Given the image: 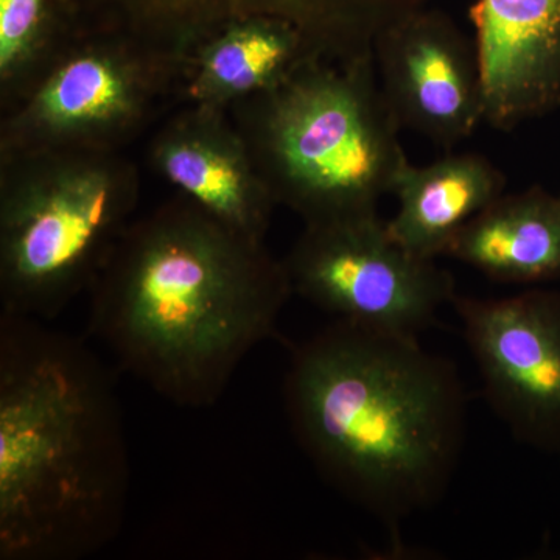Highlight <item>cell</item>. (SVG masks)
<instances>
[{"mask_svg": "<svg viewBox=\"0 0 560 560\" xmlns=\"http://www.w3.org/2000/svg\"><path fill=\"white\" fill-rule=\"evenodd\" d=\"M90 331L120 370L178 407L223 396L293 290L265 242L184 195L125 228L92 282Z\"/></svg>", "mask_w": 560, "mask_h": 560, "instance_id": "6da1fadb", "label": "cell"}, {"mask_svg": "<svg viewBox=\"0 0 560 560\" xmlns=\"http://www.w3.org/2000/svg\"><path fill=\"white\" fill-rule=\"evenodd\" d=\"M128 486L105 364L43 320L0 311V559L95 555L120 533Z\"/></svg>", "mask_w": 560, "mask_h": 560, "instance_id": "7a4b0ae2", "label": "cell"}, {"mask_svg": "<svg viewBox=\"0 0 560 560\" xmlns=\"http://www.w3.org/2000/svg\"><path fill=\"white\" fill-rule=\"evenodd\" d=\"M283 400L324 480L396 525L440 501L466 425L458 372L419 338L335 319L291 353Z\"/></svg>", "mask_w": 560, "mask_h": 560, "instance_id": "3957f363", "label": "cell"}, {"mask_svg": "<svg viewBox=\"0 0 560 560\" xmlns=\"http://www.w3.org/2000/svg\"><path fill=\"white\" fill-rule=\"evenodd\" d=\"M276 205L305 224L374 215L408 156L374 50L315 57L230 109Z\"/></svg>", "mask_w": 560, "mask_h": 560, "instance_id": "277c9868", "label": "cell"}, {"mask_svg": "<svg viewBox=\"0 0 560 560\" xmlns=\"http://www.w3.org/2000/svg\"><path fill=\"white\" fill-rule=\"evenodd\" d=\"M140 187L121 150L0 154V311L54 319L90 291Z\"/></svg>", "mask_w": 560, "mask_h": 560, "instance_id": "5b68a950", "label": "cell"}, {"mask_svg": "<svg viewBox=\"0 0 560 560\" xmlns=\"http://www.w3.org/2000/svg\"><path fill=\"white\" fill-rule=\"evenodd\" d=\"M186 58L125 33L84 27L13 108L0 154L121 150L172 102H183Z\"/></svg>", "mask_w": 560, "mask_h": 560, "instance_id": "8992f818", "label": "cell"}, {"mask_svg": "<svg viewBox=\"0 0 560 560\" xmlns=\"http://www.w3.org/2000/svg\"><path fill=\"white\" fill-rule=\"evenodd\" d=\"M283 265L293 293L335 319L407 337L458 294L451 272L401 248L378 213L305 224Z\"/></svg>", "mask_w": 560, "mask_h": 560, "instance_id": "52a82bcc", "label": "cell"}, {"mask_svg": "<svg viewBox=\"0 0 560 560\" xmlns=\"http://www.w3.org/2000/svg\"><path fill=\"white\" fill-rule=\"evenodd\" d=\"M86 27L135 36L186 58L231 22H287L319 57L348 60L374 50L386 28L434 0H69Z\"/></svg>", "mask_w": 560, "mask_h": 560, "instance_id": "ba28073f", "label": "cell"}, {"mask_svg": "<svg viewBox=\"0 0 560 560\" xmlns=\"http://www.w3.org/2000/svg\"><path fill=\"white\" fill-rule=\"evenodd\" d=\"M452 305L490 408L515 440L560 456V291Z\"/></svg>", "mask_w": 560, "mask_h": 560, "instance_id": "9c48e42d", "label": "cell"}, {"mask_svg": "<svg viewBox=\"0 0 560 560\" xmlns=\"http://www.w3.org/2000/svg\"><path fill=\"white\" fill-rule=\"evenodd\" d=\"M374 60L400 130L453 149L485 120L477 46L444 11L427 7L390 25L375 40Z\"/></svg>", "mask_w": 560, "mask_h": 560, "instance_id": "30bf717a", "label": "cell"}, {"mask_svg": "<svg viewBox=\"0 0 560 560\" xmlns=\"http://www.w3.org/2000/svg\"><path fill=\"white\" fill-rule=\"evenodd\" d=\"M230 110L189 105L151 139V168L230 230L265 242L276 201Z\"/></svg>", "mask_w": 560, "mask_h": 560, "instance_id": "8fae6325", "label": "cell"}, {"mask_svg": "<svg viewBox=\"0 0 560 560\" xmlns=\"http://www.w3.org/2000/svg\"><path fill=\"white\" fill-rule=\"evenodd\" d=\"M485 121L511 131L560 106V0H477L470 10Z\"/></svg>", "mask_w": 560, "mask_h": 560, "instance_id": "7c38bea8", "label": "cell"}, {"mask_svg": "<svg viewBox=\"0 0 560 560\" xmlns=\"http://www.w3.org/2000/svg\"><path fill=\"white\" fill-rule=\"evenodd\" d=\"M506 183L482 154H448L427 165L408 162L393 190L399 209L386 226L412 256L436 260L469 221L504 194Z\"/></svg>", "mask_w": 560, "mask_h": 560, "instance_id": "4fadbf2b", "label": "cell"}, {"mask_svg": "<svg viewBox=\"0 0 560 560\" xmlns=\"http://www.w3.org/2000/svg\"><path fill=\"white\" fill-rule=\"evenodd\" d=\"M319 57L287 22L249 18L231 22L187 54L183 103L230 110L271 90L305 61Z\"/></svg>", "mask_w": 560, "mask_h": 560, "instance_id": "5bb4252c", "label": "cell"}, {"mask_svg": "<svg viewBox=\"0 0 560 560\" xmlns=\"http://www.w3.org/2000/svg\"><path fill=\"white\" fill-rule=\"evenodd\" d=\"M447 257L500 283L560 278V195L534 186L503 194L456 235Z\"/></svg>", "mask_w": 560, "mask_h": 560, "instance_id": "9a60e30c", "label": "cell"}, {"mask_svg": "<svg viewBox=\"0 0 560 560\" xmlns=\"http://www.w3.org/2000/svg\"><path fill=\"white\" fill-rule=\"evenodd\" d=\"M80 28L69 0H0L2 113L31 92Z\"/></svg>", "mask_w": 560, "mask_h": 560, "instance_id": "2e32d148", "label": "cell"}]
</instances>
